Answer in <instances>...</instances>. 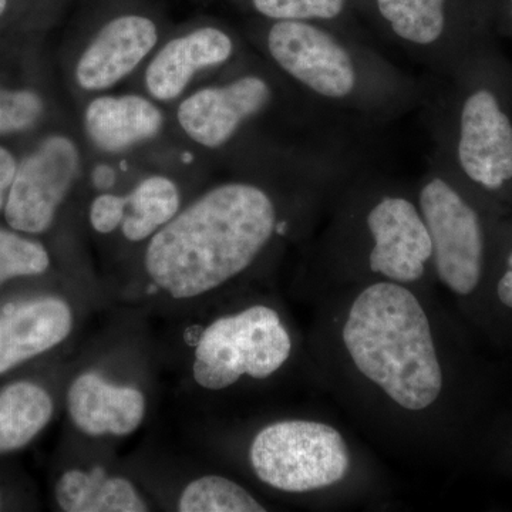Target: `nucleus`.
Wrapping results in <instances>:
<instances>
[{
	"label": "nucleus",
	"mask_w": 512,
	"mask_h": 512,
	"mask_svg": "<svg viewBox=\"0 0 512 512\" xmlns=\"http://www.w3.org/2000/svg\"><path fill=\"white\" fill-rule=\"evenodd\" d=\"M436 288L377 281L323 293L305 338L319 383L384 447H446L456 370Z\"/></svg>",
	"instance_id": "obj_1"
},
{
	"label": "nucleus",
	"mask_w": 512,
	"mask_h": 512,
	"mask_svg": "<svg viewBox=\"0 0 512 512\" xmlns=\"http://www.w3.org/2000/svg\"><path fill=\"white\" fill-rule=\"evenodd\" d=\"M208 188L148 239L144 274L173 301L204 298L249 278L289 239L308 234L346 178L275 171Z\"/></svg>",
	"instance_id": "obj_2"
},
{
	"label": "nucleus",
	"mask_w": 512,
	"mask_h": 512,
	"mask_svg": "<svg viewBox=\"0 0 512 512\" xmlns=\"http://www.w3.org/2000/svg\"><path fill=\"white\" fill-rule=\"evenodd\" d=\"M316 249V296L386 281L436 288L433 249L414 184L357 171L336 192Z\"/></svg>",
	"instance_id": "obj_3"
},
{
	"label": "nucleus",
	"mask_w": 512,
	"mask_h": 512,
	"mask_svg": "<svg viewBox=\"0 0 512 512\" xmlns=\"http://www.w3.org/2000/svg\"><path fill=\"white\" fill-rule=\"evenodd\" d=\"M259 49L303 97L357 128L400 119L426 94V83L335 26L269 22Z\"/></svg>",
	"instance_id": "obj_4"
},
{
	"label": "nucleus",
	"mask_w": 512,
	"mask_h": 512,
	"mask_svg": "<svg viewBox=\"0 0 512 512\" xmlns=\"http://www.w3.org/2000/svg\"><path fill=\"white\" fill-rule=\"evenodd\" d=\"M424 120L451 173L493 204L512 192V70L484 43L426 83Z\"/></svg>",
	"instance_id": "obj_5"
},
{
	"label": "nucleus",
	"mask_w": 512,
	"mask_h": 512,
	"mask_svg": "<svg viewBox=\"0 0 512 512\" xmlns=\"http://www.w3.org/2000/svg\"><path fill=\"white\" fill-rule=\"evenodd\" d=\"M245 464L266 490L319 507L359 500L377 487L375 464L363 447L320 414L261 424L245 444Z\"/></svg>",
	"instance_id": "obj_6"
},
{
	"label": "nucleus",
	"mask_w": 512,
	"mask_h": 512,
	"mask_svg": "<svg viewBox=\"0 0 512 512\" xmlns=\"http://www.w3.org/2000/svg\"><path fill=\"white\" fill-rule=\"evenodd\" d=\"M305 353V339L284 309L266 298L248 299L202 329L194 346V383L210 393L274 382Z\"/></svg>",
	"instance_id": "obj_7"
},
{
	"label": "nucleus",
	"mask_w": 512,
	"mask_h": 512,
	"mask_svg": "<svg viewBox=\"0 0 512 512\" xmlns=\"http://www.w3.org/2000/svg\"><path fill=\"white\" fill-rule=\"evenodd\" d=\"M433 249L434 284L458 302L480 292L493 258L494 231L485 202L456 174L430 156L414 184Z\"/></svg>",
	"instance_id": "obj_8"
},
{
	"label": "nucleus",
	"mask_w": 512,
	"mask_h": 512,
	"mask_svg": "<svg viewBox=\"0 0 512 512\" xmlns=\"http://www.w3.org/2000/svg\"><path fill=\"white\" fill-rule=\"evenodd\" d=\"M295 90L275 69L239 70L220 84L198 89L177 107L178 126L198 147L227 150L262 123Z\"/></svg>",
	"instance_id": "obj_9"
},
{
	"label": "nucleus",
	"mask_w": 512,
	"mask_h": 512,
	"mask_svg": "<svg viewBox=\"0 0 512 512\" xmlns=\"http://www.w3.org/2000/svg\"><path fill=\"white\" fill-rule=\"evenodd\" d=\"M451 0H373L384 35L431 74H443L483 45L454 18Z\"/></svg>",
	"instance_id": "obj_10"
},
{
	"label": "nucleus",
	"mask_w": 512,
	"mask_h": 512,
	"mask_svg": "<svg viewBox=\"0 0 512 512\" xmlns=\"http://www.w3.org/2000/svg\"><path fill=\"white\" fill-rule=\"evenodd\" d=\"M80 170L82 158L72 138L47 137L18 165L5 204L9 227L25 234L47 231Z\"/></svg>",
	"instance_id": "obj_11"
},
{
	"label": "nucleus",
	"mask_w": 512,
	"mask_h": 512,
	"mask_svg": "<svg viewBox=\"0 0 512 512\" xmlns=\"http://www.w3.org/2000/svg\"><path fill=\"white\" fill-rule=\"evenodd\" d=\"M241 53L237 37L227 29L201 26L158 50L144 73V87L151 99L168 103L178 99L197 74L231 66Z\"/></svg>",
	"instance_id": "obj_12"
},
{
	"label": "nucleus",
	"mask_w": 512,
	"mask_h": 512,
	"mask_svg": "<svg viewBox=\"0 0 512 512\" xmlns=\"http://www.w3.org/2000/svg\"><path fill=\"white\" fill-rule=\"evenodd\" d=\"M157 42L156 22L148 16L128 13L109 20L77 59V86L87 93L106 92L130 76Z\"/></svg>",
	"instance_id": "obj_13"
},
{
	"label": "nucleus",
	"mask_w": 512,
	"mask_h": 512,
	"mask_svg": "<svg viewBox=\"0 0 512 512\" xmlns=\"http://www.w3.org/2000/svg\"><path fill=\"white\" fill-rule=\"evenodd\" d=\"M67 412L89 437H127L140 429L147 399L138 387L110 382L97 372L80 373L67 390Z\"/></svg>",
	"instance_id": "obj_14"
},
{
	"label": "nucleus",
	"mask_w": 512,
	"mask_h": 512,
	"mask_svg": "<svg viewBox=\"0 0 512 512\" xmlns=\"http://www.w3.org/2000/svg\"><path fill=\"white\" fill-rule=\"evenodd\" d=\"M74 326L69 303L43 296L0 313V375L62 345Z\"/></svg>",
	"instance_id": "obj_15"
},
{
	"label": "nucleus",
	"mask_w": 512,
	"mask_h": 512,
	"mask_svg": "<svg viewBox=\"0 0 512 512\" xmlns=\"http://www.w3.org/2000/svg\"><path fill=\"white\" fill-rule=\"evenodd\" d=\"M83 124L97 150L121 154L156 138L163 130L164 114L153 100L140 94H103L89 101Z\"/></svg>",
	"instance_id": "obj_16"
},
{
	"label": "nucleus",
	"mask_w": 512,
	"mask_h": 512,
	"mask_svg": "<svg viewBox=\"0 0 512 512\" xmlns=\"http://www.w3.org/2000/svg\"><path fill=\"white\" fill-rule=\"evenodd\" d=\"M56 503L66 512H144V495L126 477L103 468H73L62 474L55 488Z\"/></svg>",
	"instance_id": "obj_17"
},
{
	"label": "nucleus",
	"mask_w": 512,
	"mask_h": 512,
	"mask_svg": "<svg viewBox=\"0 0 512 512\" xmlns=\"http://www.w3.org/2000/svg\"><path fill=\"white\" fill-rule=\"evenodd\" d=\"M55 412L52 396L39 384L16 382L0 392V454L28 446Z\"/></svg>",
	"instance_id": "obj_18"
},
{
	"label": "nucleus",
	"mask_w": 512,
	"mask_h": 512,
	"mask_svg": "<svg viewBox=\"0 0 512 512\" xmlns=\"http://www.w3.org/2000/svg\"><path fill=\"white\" fill-rule=\"evenodd\" d=\"M126 197L120 229L128 242L148 241L181 210L180 188L167 175H148Z\"/></svg>",
	"instance_id": "obj_19"
},
{
	"label": "nucleus",
	"mask_w": 512,
	"mask_h": 512,
	"mask_svg": "<svg viewBox=\"0 0 512 512\" xmlns=\"http://www.w3.org/2000/svg\"><path fill=\"white\" fill-rule=\"evenodd\" d=\"M180 512H264L266 505L245 485L221 474L195 478L177 501Z\"/></svg>",
	"instance_id": "obj_20"
},
{
	"label": "nucleus",
	"mask_w": 512,
	"mask_h": 512,
	"mask_svg": "<svg viewBox=\"0 0 512 512\" xmlns=\"http://www.w3.org/2000/svg\"><path fill=\"white\" fill-rule=\"evenodd\" d=\"M268 22H311L333 26L345 16L348 0H251Z\"/></svg>",
	"instance_id": "obj_21"
},
{
	"label": "nucleus",
	"mask_w": 512,
	"mask_h": 512,
	"mask_svg": "<svg viewBox=\"0 0 512 512\" xmlns=\"http://www.w3.org/2000/svg\"><path fill=\"white\" fill-rule=\"evenodd\" d=\"M50 256L40 242L0 228V285L19 276L45 274Z\"/></svg>",
	"instance_id": "obj_22"
},
{
	"label": "nucleus",
	"mask_w": 512,
	"mask_h": 512,
	"mask_svg": "<svg viewBox=\"0 0 512 512\" xmlns=\"http://www.w3.org/2000/svg\"><path fill=\"white\" fill-rule=\"evenodd\" d=\"M42 114L43 101L35 92L0 87V134L28 130Z\"/></svg>",
	"instance_id": "obj_23"
},
{
	"label": "nucleus",
	"mask_w": 512,
	"mask_h": 512,
	"mask_svg": "<svg viewBox=\"0 0 512 512\" xmlns=\"http://www.w3.org/2000/svg\"><path fill=\"white\" fill-rule=\"evenodd\" d=\"M126 195L104 192L97 195L90 204L89 220L94 231L109 235L116 232L123 224L126 215Z\"/></svg>",
	"instance_id": "obj_24"
},
{
	"label": "nucleus",
	"mask_w": 512,
	"mask_h": 512,
	"mask_svg": "<svg viewBox=\"0 0 512 512\" xmlns=\"http://www.w3.org/2000/svg\"><path fill=\"white\" fill-rule=\"evenodd\" d=\"M494 296L507 311H512V244L501 258L500 272L494 282Z\"/></svg>",
	"instance_id": "obj_25"
},
{
	"label": "nucleus",
	"mask_w": 512,
	"mask_h": 512,
	"mask_svg": "<svg viewBox=\"0 0 512 512\" xmlns=\"http://www.w3.org/2000/svg\"><path fill=\"white\" fill-rule=\"evenodd\" d=\"M16 170H18V163H16L15 157L12 156L8 148L0 146V210L5 208Z\"/></svg>",
	"instance_id": "obj_26"
},
{
	"label": "nucleus",
	"mask_w": 512,
	"mask_h": 512,
	"mask_svg": "<svg viewBox=\"0 0 512 512\" xmlns=\"http://www.w3.org/2000/svg\"><path fill=\"white\" fill-rule=\"evenodd\" d=\"M6 6H8V0H0V16L5 12Z\"/></svg>",
	"instance_id": "obj_27"
},
{
	"label": "nucleus",
	"mask_w": 512,
	"mask_h": 512,
	"mask_svg": "<svg viewBox=\"0 0 512 512\" xmlns=\"http://www.w3.org/2000/svg\"><path fill=\"white\" fill-rule=\"evenodd\" d=\"M511 15H512V0H511Z\"/></svg>",
	"instance_id": "obj_28"
}]
</instances>
